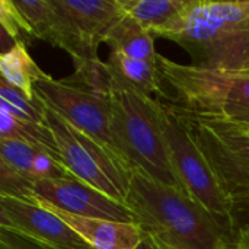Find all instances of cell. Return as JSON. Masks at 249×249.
I'll return each mask as SVG.
<instances>
[{"label":"cell","mask_w":249,"mask_h":249,"mask_svg":"<svg viewBox=\"0 0 249 249\" xmlns=\"http://www.w3.org/2000/svg\"><path fill=\"white\" fill-rule=\"evenodd\" d=\"M187 0H120L127 16L136 20L142 28L163 36L179 20Z\"/></svg>","instance_id":"cell-15"},{"label":"cell","mask_w":249,"mask_h":249,"mask_svg":"<svg viewBox=\"0 0 249 249\" xmlns=\"http://www.w3.org/2000/svg\"><path fill=\"white\" fill-rule=\"evenodd\" d=\"M109 73L120 82L152 96H163L166 101H172L174 98L166 93L163 89V76L159 67V58L156 61L131 58L121 53L111 51L109 60L107 61Z\"/></svg>","instance_id":"cell-14"},{"label":"cell","mask_w":249,"mask_h":249,"mask_svg":"<svg viewBox=\"0 0 249 249\" xmlns=\"http://www.w3.org/2000/svg\"><path fill=\"white\" fill-rule=\"evenodd\" d=\"M248 71H249V70H248Z\"/></svg>","instance_id":"cell-29"},{"label":"cell","mask_w":249,"mask_h":249,"mask_svg":"<svg viewBox=\"0 0 249 249\" xmlns=\"http://www.w3.org/2000/svg\"><path fill=\"white\" fill-rule=\"evenodd\" d=\"M34 198L74 216L136 223L134 214L127 206L85 184L76 177L35 182Z\"/></svg>","instance_id":"cell-9"},{"label":"cell","mask_w":249,"mask_h":249,"mask_svg":"<svg viewBox=\"0 0 249 249\" xmlns=\"http://www.w3.org/2000/svg\"><path fill=\"white\" fill-rule=\"evenodd\" d=\"M0 26L1 32L9 35L16 44L23 42L28 45L36 38L28 19L18 9L16 3L10 0H0Z\"/></svg>","instance_id":"cell-20"},{"label":"cell","mask_w":249,"mask_h":249,"mask_svg":"<svg viewBox=\"0 0 249 249\" xmlns=\"http://www.w3.org/2000/svg\"><path fill=\"white\" fill-rule=\"evenodd\" d=\"M0 109L10 112L16 118L31 120L35 123L45 124V111L44 102L36 95V101H31L19 89L9 85L1 79L0 82Z\"/></svg>","instance_id":"cell-19"},{"label":"cell","mask_w":249,"mask_h":249,"mask_svg":"<svg viewBox=\"0 0 249 249\" xmlns=\"http://www.w3.org/2000/svg\"><path fill=\"white\" fill-rule=\"evenodd\" d=\"M159 67L175 93L172 104L182 111L235 125L249 124V71L181 64L162 55Z\"/></svg>","instance_id":"cell-4"},{"label":"cell","mask_w":249,"mask_h":249,"mask_svg":"<svg viewBox=\"0 0 249 249\" xmlns=\"http://www.w3.org/2000/svg\"><path fill=\"white\" fill-rule=\"evenodd\" d=\"M67 16L89 64H96L98 45L124 18L120 0H55Z\"/></svg>","instance_id":"cell-11"},{"label":"cell","mask_w":249,"mask_h":249,"mask_svg":"<svg viewBox=\"0 0 249 249\" xmlns=\"http://www.w3.org/2000/svg\"><path fill=\"white\" fill-rule=\"evenodd\" d=\"M0 196H10L32 201L34 182L0 160Z\"/></svg>","instance_id":"cell-21"},{"label":"cell","mask_w":249,"mask_h":249,"mask_svg":"<svg viewBox=\"0 0 249 249\" xmlns=\"http://www.w3.org/2000/svg\"><path fill=\"white\" fill-rule=\"evenodd\" d=\"M0 228H7L58 249L88 245L50 209L29 200L0 196Z\"/></svg>","instance_id":"cell-10"},{"label":"cell","mask_w":249,"mask_h":249,"mask_svg":"<svg viewBox=\"0 0 249 249\" xmlns=\"http://www.w3.org/2000/svg\"><path fill=\"white\" fill-rule=\"evenodd\" d=\"M32 201L50 209L57 214L67 226H70L77 236L92 249H136L142 242L143 233L140 228L134 223L114 222L105 219L82 217L66 213L50 204L34 198Z\"/></svg>","instance_id":"cell-12"},{"label":"cell","mask_w":249,"mask_h":249,"mask_svg":"<svg viewBox=\"0 0 249 249\" xmlns=\"http://www.w3.org/2000/svg\"><path fill=\"white\" fill-rule=\"evenodd\" d=\"M179 111L231 203L249 196V134L229 123Z\"/></svg>","instance_id":"cell-7"},{"label":"cell","mask_w":249,"mask_h":249,"mask_svg":"<svg viewBox=\"0 0 249 249\" xmlns=\"http://www.w3.org/2000/svg\"><path fill=\"white\" fill-rule=\"evenodd\" d=\"M0 160L31 182L73 177L54 156L26 143L0 139Z\"/></svg>","instance_id":"cell-13"},{"label":"cell","mask_w":249,"mask_h":249,"mask_svg":"<svg viewBox=\"0 0 249 249\" xmlns=\"http://www.w3.org/2000/svg\"><path fill=\"white\" fill-rule=\"evenodd\" d=\"M105 44L111 51L121 53L131 58H142L156 61L159 54L155 48V36L144 28H142L130 16L124 18L112 28L105 38Z\"/></svg>","instance_id":"cell-16"},{"label":"cell","mask_w":249,"mask_h":249,"mask_svg":"<svg viewBox=\"0 0 249 249\" xmlns=\"http://www.w3.org/2000/svg\"><path fill=\"white\" fill-rule=\"evenodd\" d=\"M0 139L26 143L61 162L57 143L47 124L16 118L10 112L0 109Z\"/></svg>","instance_id":"cell-18"},{"label":"cell","mask_w":249,"mask_h":249,"mask_svg":"<svg viewBox=\"0 0 249 249\" xmlns=\"http://www.w3.org/2000/svg\"><path fill=\"white\" fill-rule=\"evenodd\" d=\"M125 206L143 235L174 249H226L236 232L210 214L182 190L131 171Z\"/></svg>","instance_id":"cell-1"},{"label":"cell","mask_w":249,"mask_h":249,"mask_svg":"<svg viewBox=\"0 0 249 249\" xmlns=\"http://www.w3.org/2000/svg\"><path fill=\"white\" fill-rule=\"evenodd\" d=\"M36 95L71 125L115 150L111 134L109 93L73 80H57L47 73L35 83ZM117 152V150H115Z\"/></svg>","instance_id":"cell-8"},{"label":"cell","mask_w":249,"mask_h":249,"mask_svg":"<svg viewBox=\"0 0 249 249\" xmlns=\"http://www.w3.org/2000/svg\"><path fill=\"white\" fill-rule=\"evenodd\" d=\"M162 38L181 45L193 64L249 70V0H187L178 23Z\"/></svg>","instance_id":"cell-2"},{"label":"cell","mask_w":249,"mask_h":249,"mask_svg":"<svg viewBox=\"0 0 249 249\" xmlns=\"http://www.w3.org/2000/svg\"><path fill=\"white\" fill-rule=\"evenodd\" d=\"M236 244L242 248L249 249V226L236 231Z\"/></svg>","instance_id":"cell-25"},{"label":"cell","mask_w":249,"mask_h":249,"mask_svg":"<svg viewBox=\"0 0 249 249\" xmlns=\"http://www.w3.org/2000/svg\"><path fill=\"white\" fill-rule=\"evenodd\" d=\"M136 249H174L168 245H163L162 242L156 241L155 238L149 236V235H143L142 242L139 244V247Z\"/></svg>","instance_id":"cell-24"},{"label":"cell","mask_w":249,"mask_h":249,"mask_svg":"<svg viewBox=\"0 0 249 249\" xmlns=\"http://www.w3.org/2000/svg\"><path fill=\"white\" fill-rule=\"evenodd\" d=\"M111 134L120 158L153 179L182 190L165 139V104L111 74ZM184 191V190H182Z\"/></svg>","instance_id":"cell-3"},{"label":"cell","mask_w":249,"mask_h":249,"mask_svg":"<svg viewBox=\"0 0 249 249\" xmlns=\"http://www.w3.org/2000/svg\"><path fill=\"white\" fill-rule=\"evenodd\" d=\"M44 111L45 124L69 172L125 206L133 169L115 150L80 131L45 104Z\"/></svg>","instance_id":"cell-5"},{"label":"cell","mask_w":249,"mask_h":249,"mask_svg":"<svg viewBox=\"0 0 249 249\" xmlns=\"http://www.w3.org/2000/svg\"><path fill=\"white\" fill-rule=\"evenodd\" d=\"M232 125H235V124H232ZM235 127H238L241 131H244V133H247V134H249V124L248 125H235Z\"/></svg>","instance_id":"cell-26"},{"label":"cell","mask_w":249,"mask_h":249,"mask_svg":"<svg viewBox=\"0 0 249 249\" xmlns=\"http://www.w3.org/2000/svg\"><path fill=\"white\" fill-rule=\"evenodd\" d=\"M226 249H245V248H242V247H239V245H238V244L235 242V244H232L231 247H228V248H226Z\"/></svg>","instance_id":"cell-27"},{"label":"cell","mask_w":249,"mask_h":249,"mask_svg":"<svg viewBox=\"0 0 249 249\" xmlns=\"http://www.w3.org/2000/svg\"><path fill=\"white\" fill-rule=\"evenodd\" d=\"M82 249H92V248H89V247H86V248H82Z\"/></svg>","instance_id":"cell-28"},{"label":"cell","mask_w":249,"mask_h":249,"mask_svg":"<svg viewBox=\"0 0 249 249\" xmlns=\"http://www.w3.org/2000/svg\"><path fill=\"white\" fill-rule=\"evenodd\" d=\"M165 139L171 166L184 193L233 229L232 203L196 144L182 112L174 104H165Z\"/></svg>","instance_id":"cell-6"},{"label":"cell","mask_w":249,"mask_h":249,"mask_svg":"<svg viewBox=\"0 0 249 249\" xmlns=\"http://www.w3.org/2000/svg\"><path fill=\"white\" fill-rule=\"evenodd\" d=\"M1 79L19 89L31 101H36L35 83L45 74L28 53V45L16 44L9 53L0 54Z\"/></svg>","instance_id":"cell-17"},{"label":"cell","mask_w":249,"mask_h":249,"mask_svg":"<svg viewBox=\"0 0 249 249\" xmlns=\"http://www.w3.org/2000/svg\"><path fill=\"white\" fill-rule=\"evenodd\" d=\"M0 249H58L35 241L16 231L0 228Z\"/></svg>","instance_id":"cell-22"},{"label":"cell","mask_w":249,"mask_h":249,"mask_svg":"<svg viewBox=\"0 0 249 249\" xmlns=\"http://www.w3.org/2000/svg\"><path fill=\"white\" fill-rule=\"evenodd\" d=\"M231 219L232 226L235 232L242 228L249 226V196L241 197L232 201V210H231Z\"/></svg>","instance_id":"cell-23"}]
</instances>
